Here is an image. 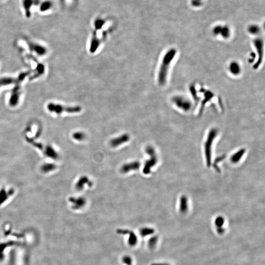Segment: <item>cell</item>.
<instances>
[{"mask_svg":"<svg viewBox=\"0 0 265 265\" xmlns=\"http://www.w3.org/2000/svg\"><path fill=\"white\" fill-rule=\"evenodd\" d=\"M155 232V230L150 227H143L140 230V234L143 237L149 236L153 234Z\"/></svg>","mask_w":265,"mask_h":265,"instance_id":"17","label":"cell"},{"mask_svg":"<svg viewBox=\"0 0 265 265\" xmlns=\"http://www.w3.org/2000/svg\"><path fill=\"white\" fill-rule=\"evenodd\" d=\"M191 4L194 7H200L201 5V2L200 0H193Z\"/></svg>","mask_w":265,"mask_h":265,"instance_id":"26","label":"cell"},{"mask_svg":"<svg viewBox=\"0 0 265 265\" xmlns=\"http://www.w3.org/2000/svg\"><path fill=\"white\" fill-rule=\"evenodd\" d=\"M215 35H220L225 39L229 38L230 35V30L228 26H222L220 25L215 26L213 30Z\"/></svg>","mask_w":265,"mask_h":265,"instance_id":"8","label":"cell"},{"mask_svg":"<svg viewBox=\"0 0 265 265\" xmlns=\"http://www.w3.org/2000/svg\"><path fill=\"white\" fill-rule=\"evenodd\" d=\"M70 201L73 204V208L75 209L82 208L86 204V200L82 197L77 198L73 197L71 199Z\"/></svg>","mask_w":265,"mask_h":265,"instance_id":"13","label":"cell"},{"mask_svg":"<svg viewBox=\"0 0 265 265\" xmlns=\"http://www.w3.org/2000/svg\"><path fill=\"white\" fill-rule=\"evenodd\" d=\"M93 184L92 182L90 180L89 178L86 176H84L80 178L79 181H78L76 185V189L78 191H80L83 189L84 186L86 185H88L91 187Z\"/></svg>","mask_w":265,"mask_h":265,"instance_id":"12","label":"cell"},{"mask_svg":"<svg viewBox=\"0 0 265 265\" xmlns=\"http://www.w3.org/2000/svg\"><path fill=\"white\" fill-rule=\"evenodd\" d=\"M50 6H51V5H50V3H46L45 4H44L42 7H41L42 10H44V11H45L46 9H49L50 8Z\"/></svg>","mask_w":265,"mask_h":265,"instance_id":"28","label":"cell"},{"mask_svg":"<svg viewBox=\"0 0 265 265\" xmlns=\"http://www.w3.org/2000/svg\"><path fill=\"white\" fill-rule=\"evenodd\" d=\"M122 261L126 265H132V259L129 255H125L122 257Z\"/></svg>","mask_w":265,"mask_h":265,"instance_id":"21","label":"cell"},{"mask_svg":"<svg viewBox=\"0 0 265 265\" xmlns=\"http://www.w3.org/2000/svg\"><path fill=\"white\" fill-rule=\"evenodd\" d=\"M74 139L77 141H83L85 138V135L82 132H77L74 134Z\"/></svg>","mask_w":265,"mask_h":265,"instance_id":"25","label":"cell"},{"mask_svg":"<svg viewBox=\"0 0 265 265\" xmlns=\"http://www.w3.org/2000/svg\"><path fill=\"white\" fill-rule=\"evenodd\" d=\"M151 265H169V264L165 263H153Z\"/></svg>","mask_w":265,"mask_h":265,"instance_id":"29","label":"cell"},{"mask_svg":"<svg viewBox=\"0 0 265 265\" xmlns=\"http://www.w3.org/2000/svg\"><path fill=\"white\" fill-rule=\"evenodd\" d=\"M140 165L141 164L139 162H133L129 164H125L121 167V171L123 173H126L131 171H135L139 169Z\"/></svg>","mask_w":265,"mask_h":265,"instance_id":"11","label":"cell"},{"mask_svg":"<svg viewBox=\"0 0 265 265\" xmlns=\"http://www.w3.org/2000/svg\"><path fill=\"white\" fill-rule=\"evenodd\" d=\"M188 209V206H187V202H186V200L185 199V198H182V200L181 202V205H180V211L182 213L186 212Z\"/></svg>","mask_w":265,"mask_h":265,"instance_id":"23","label":"cell"},{"mask_svg":"<svg viewBox=\"0 0 265 265\" xmlns=\"http://www.w3.org/2000/svg\"><path fill=\"white\" fill-rule=\"evenodd\" d=\"M248 31L251 35H256L260 33V29L257 25H251L248 28Z\"/></svg>","mask_w":265,"mask_h":265,"instance_id":"18","label":"cell"},{"mask_svg":"<svg viewBox=\"0 0 265 265\" xmlns=\"http://www.w3.org/2000/svg\"><path fill=\"white\" fill-rule=\"evenodd\" d=\"M176 54V50L175 49H171L165 53L163 57L158 77V81L161 86H164L166 83L170 64L175 57Z\"/></svg>","mask_w":265,"mask_h":265,"instance_id":"1","label":"cell"},{"mask_svg":"<svg viewBox=\"0 0 265 265\" xmlns=\"http://www.w3.org/2000/svg\"><path fill=\"white\" fill-rule=\"evenodd\" d=\"M146 152L149 155L150 159L145 162L143 172L145 174H148L151 171V169L157 163V159L155 150L152 147L150 146L147 147Z\"/></svg>","mask_w":265,"mask_h":265,"instance_id":"4","label":"cell"},{"mask_svg":"<svg viewBox=\"0 0 265 265\" xmlns=\"http://www.w3.org/2000/svg\"><path fill=\"white\" fill-rule=\"evenodd\" d=\"M217 231L218 234H219V235H222L225 232V229L223 227L217 228Z\"/></svg>","mask_w":265,"mask_h":265,"instance_id":"27","label":"cell"},{"mask_svg":"<svg viewBox=\"0 0 265 265\" xmlns=\"http://www.w3.org/2000/svg\"><path fill=\"white\" fill-rule=\"evenodd\" d=\"M16 79L11 77H3L0 78V88L2 86H6L8 85L15 83Z\"/></svg>","mask_w":265,"mask_h":265,"instance_id":"16","label":"cell"},{"mask_svg":"<svg viewBox=\"0 0 265 265\" xmlns=\"http://www.w3.org/2000/svg\"><path fill=\"white\" fill-rule=\"evenodd\" d=\"M99 44H100V41L97 38L96 35L95 34L91 40V44H90V52L92 53H94L96 51L98 47L99 46Z\"/></svg>","mask_w":265,"mask_h":265,"instance_id":"15","label":"cell"},{"mask_svg":"<svg viewBox=\"0 0 265 265\" xmlns=\"http://www.w3.org/2000/svg\"><path fill=\"white\" fill-rule=\"evenodd\" d=\"M224 224V219L222 217H217L215 220V224L217 228L222 227Z\"/></svg>","mask_w":265,"mask_h":265,"instance_id":"22","label":"cell"},{"mask_svg":"<svg viewBox=\"0 0 265 265\" xmlns=\"http://www.w3.org/2000/svg\"><path fill=\"white\" fill-rule=\"evenodd\" d=\"M36 74H35L34 76L37 77L39 75H41L44 73V71H45L44 66L42 64H38V66H37V67H36Z\"/></svg>","mask_w":265,"mask_h":265,"instance_id":"20","label":"cell"},{"mask_svg":"<svg viewBox=\"0 0 265 265\" xmlns=\"http://www.w3.org/2000/svg\"><path fill=\"white\" fill-rule=\"evenodd\" d=\"M29 72H23L19 75L17 79H16L15 86L12 90L11 97L9 100V105L11 107H15L19 102V98L21 94V86L20 84L25 78L29 74Z\"/></svg>","mask_w":265,"mask_h":265,"instance_id":"2","label":"cell"},{"mask_svg":"<svg viewBox=\"0 0 265 265\" xmlns=\"http://www.w3.org/2000/svg\"><path fill=\"white\" fill-rule=\"evenodd\" d=\"M229 69L231 73L235 76L238 75L241 73V66L239 64L236 62H233L231 63L229 66Z\"/></svg>","mask_w":265,"mask_h":265,"instance_id":"14","label":"cell"},{"mask_svg":"<svg viewBox=\"0 0 265 265\" xmlns=\"http://www.w3.org/2000/svg\"><path fill=\"white\" fill-rule=\"evenodd\" d=\"M172 101L178 108L184 111H188L191 108V102L184 97L176 96L172 98Z\"/></svg>","mask_w":265,"mask_h":265,"instance_id":"6","label":"cell"},{"mask_svg":"<svg viewBox=\"0 0 265 265\" xmlns=\"http://www.w3.org/2000/svg\"><path fill=\"white\" fill-rule=\"evenodd\" d=\"M28 46L30 50L39 56L44 55L47 52V49L42 45L31 42H28Z\"/></svg>","mask_w":265,"mask_h":265,"instance_id":"9","label":"cell"},{"mask_svg":"<svg viewBox=\"0 0 265 265\" xmlns=\"http://www.w3.org/2000/svg\"><path fill=\"white\" fill-rule=\"evenodd\" d=\"M158 236H153L152 237L150 238L148 241V246L150 248V249H153L155 248L158 243Z\"/></svg>","mask_w":265,"mask_h":265,"instance_id":"19","label":"cell"},{"mask_svg":"<svg viewBox=\"0 0 265 265\" xmlns=\"http://www.w3.org/2000/svg\"><path fill=\"white\" fill-rule=\"evenodd\" d=\"M129 139H130V136L129 135H122L120 136L114 138V139L111 140V141H110V145L113 147H118L119 145H121L122 144L129 141Z\"/></svg>","mask_w":265,"mask_h":265,"instance_id":"10","label":"cell"},{"mask_svg":"<svg viewBox=\"0 0 265 265\" xmlns=\"http://www.w3.org/2000/svg\"><path fill=\"white\" fill-rule=\"evenodd\" d=\"M243 154H244V151H243V150H241V151H240L237 152L235 155L233 156L232 158L233 162H237V161H239L240 160V158H241V157L242 156V155H243Z\"/></svg>","mask_w":265,"mask_h":265,"instance_id":"24","label":"cell"},{"mask_svg":"<svg viewBox=\"0 0 265 265\" xmlns=\"http://www.w3.org/2000/svg\"><path fill=\"white\" fill-rule=\"evenodd\" d=\"M254 44L255 47L256 49L257 52L258 53V58L257 62L254 65L253 68L254 69H257L259 67L263 60L264 53L263 40L262 38H256L254 40Z\"/></svg>","mask_w":265,"mask_h":265,"instance_id":"5","label":"cell"},{"mask_svg":"<svg viewBox=\"0 0 265 265\" xmlns=\"http://www.w3.org/2000/svg\"><path fill=\"white\" fill-rule=\"evenodd\" d=\"M117 234L129 236L128 238V244L131 246H135L138 243V237L132 231L128 229H118L116 230Z\"/></svg>","mask_w":265,"mask_h":265,"instance_id":"7","label":"cell"},{"mask_svg":"<svg viewBox=\"0 0 265 265\" xmlns=\"http://www.w3.org/2000/svg\"><path fill=\"white\" fill-rule=\"evenodd\" d=\"M47 107L50 112L58 114H61L63 112H66L68 113H77L82 110L81 107L79 106L68 107L60 105L59 104L49 103Z\"/></svg>","mask_w":265,"mask_h":265,"instance_id":"3","label":"cell"}]
</instances>
